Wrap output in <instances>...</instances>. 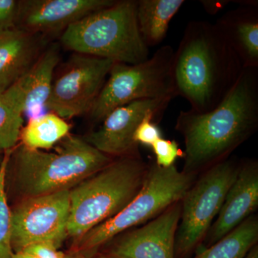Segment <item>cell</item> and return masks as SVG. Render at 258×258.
Returning <instances> with one entry per match:
<instances>
[{
  "mask_svg": "<svg viewBox=\"0 0 258 258\" xmlns=\"http://www.w3.org/2000/svg\"><path fill=\"white\" fill-rule=\"evenodd\" d=\"M258 128V68H245L212 111H181L175 129L182 135L185 174L198 176L228 159Z\"/></svg>",
  "mask_w": 258,
  "mask_h": 258,
  "instance_id": "6da1fadb",
  "label": "cell"
},
{
  "mask_svg": "<svg viewBox=\"0 0 258 258\" xmlns=\"http://www.w3.org/2000/svg\"><path fill=\"white\" fill-rule=\"evenodd\" d=\"M244 69L215 24L189 22L173 58L176 96L189 102L192 111L207 113L221 103Z\"/></svg>",
  "mask_w": 258,
  "mask_h": 258,
  "instance_id": "7a4b0ae2",
  "label": "cell"
},
{
  "mask_svg": "<svg viewBox=\"0 0 258 258\" xmlns=\"http://www.w3.org/2000/svg\"><path fill=\"white\" fill-rule=\"evenodd\" d=\"M53 151L20 144L13 157L15 184L25 198L71 190L113 160L77 136L69 135Z\"/></svg>",
  "mask_w": 258,
  "mask_h": 258,
  "instance_id": "3957f363",
  "label": "cell"
},
{
  "mask_svg": "<svg viewBox=\"0 0 258 258\" xmlns=\"http://www.w3.org/2000/svg\"><path fill=\"white\" fill-rule=\"evenodd\" d=\"M148 166L141 155L117 158L70 190L69 237L79 238L121 211L140 191Z\"/></svg>",
  "mask_w": 258,
  "mask_h": 258,
  "instance_id": "277c9868",
  "label": "cell"
},
{
  "mask_svg": "<svg viewBox=\"0 0 258 258\" xmlns=\"http://www.w3.org/2000/svg\"><path fill=\"white\" fill-rule=\"evenodd\" d=\"M61 42L75 53L114 62L140 63L149 59V47L138 28L137 1L120 0L70 25Z\"/></svg>",
  "mask_w": 258,
  "mask_h": 258,
  "instance_id": "5b68a950",
  "label": "cell"
},
{
  "mask_svg": "<svg viewBox=\"0 0 258 258\" xmlns=\"http://www.w3.org/2000/svg\"><path fill=\"white\" fill-rule=\"evenodd\" d=\"M198 176L185 174L176 165L169 168L149 164L140 191L116 215L76 239L74 251L91 257L129 229L147 223L174 203L181 201Z\"/></svg>",
  "mask_w": 258,
  "mask_h": 258,
  "instance_id": "8992f818",
  "label": "cell"
},
{
  "mask_svg": "<svg viewBox=\"0 0 258 258\" xmlns=\"http://www.w3.org/2000/svg\"><path fill=\"white\" fill-rule=\"evenodd\" d=\"M174 50L164 45L140 63L114 62L89 112L94 121H102L110 112L132 102L176 97L173 81Z\"/></svg>",
  "mask_w": 258,
  "mask_h": 258,
  "instance_id": "52a82bcc",
  "label": "cell"
},
{
  "mask_svg": "<svg viewBox=\"0 0 258 258\" xmlns=\"http://www.w3.org/2000/svg\"><path fill=\"white\" fill-rule=\"evenodd\" d=\"M240 166V161L228 158L201 173L184 194L174 240V258H191L201 247Z\"/></svg>",
  "mask_w": 258,
  "mask_h": 258,
  "instance_id": "ba28073f",
  "label": "cell"
},
{
  "mask_svg": "<svg viewBox=\"0 0 258 258\" xmlns=\"http://www.w3.org/2000/svg\"><path fill=\"white\" fill-rule=\"evenodd\" d=\"M69 217L70 190L25 198L11 210L13 251L36 244L59 249L69 237Z\"/></svg>",
  "mask_w": 258,
  "mask_h": 258,
  "instance_id": "9c48e42d",
  "label": "cell"
},
{
  "mask_svg": "<svg viewBox=\"0 0 258 258\" xmlns=\"http://www.w3.org/2000/svg\"><path fill=\"white\" fill-rule=\"evenodd\" d=\"M113 63L75 53L53 80L45 108L64 120L89 113Z\"/></svg>",
  "mask_w": 258,
  "mask_h": 258,
  "instance_id": "30bf717a",
  "label": "cell"
},
{
  "mask_svg": "<svg viewBox=\"0 0 258 258\" xmlns=\"http://www.w3.org/2000/svg\"><path fill=\"white\" fill-rule=\"evenodd\" d=\"M171 99H144L115 108L102 120L99 128L84 137L97 150L113 157L140 155L134 134L149 115L161 118Z\"/></svg>",
  "mask_w": 258,
  "mask_h": 258,
  "instance_id": "8fae6325",
  "label": "cell"
},
{
  "mask_svg": "<svg viewBox=\"0 0 258 258\" xmlns=\"http://www.w3.org/2000/svg\"><path fill=\"white\" fill-rule=\"evenodd\" d=\"M181 201L155 218L120 236L105 253L119 258H174Z\"/></svg>",
  "mask_w": 258,
  "mask_h": 258,
  "instance_id": "7c38bea8",
  "label": "cell"
},
{
  "mask_svg": "<svg viewBox=\"0 0 258 258\" xmlns=\"http://www.w3.org/2000/svg\"><path fill=\"white\" fill-rule=\"evenodd\" d=\"M113 0H25L19 2L15 27L36 35L64 31L70 25Z\"/></svg>",
  "mask_w": 258,
  "mask_h": 258,
  "instance_id": "4fadbf2b",
  "label": "cell"
},
{
  "mask_svg": "<svg viewBox=\"0 0 258 258\" xmlns=\"http://www.w3.org/2000/svg\"><path fill=\"white\" fill-rule=\"evenodd\" d=\"M258 207V163L240 162V170L231 185L216 220L200 247H208L254 215Z\"/></svg>",
  "mask_w": 258,
  "mask_h": 258,
  "instance_id": "5bb4252c",
  "label": "cell"
},
{
  "mask_svg": "<svg viewBox=\"0 0 258 258\" xmlns=\"http://www.w3.org/2000/svg\"><path fill=\"white\" fill-rule=\"evenodd\" d=\"M60 60L57 45H52L7 90L23 114L36 115L45 108L54 80V72Z\"/></svg>",
  "mask_w": 258,
  "mask_h": 258,
  "instance_id": "9a60e30c",
  "label": "cell"
},
{
  "mask_svg": "<svg viewBox=\"0 0 258 258\" xmlns=\"http://www.w3.org/2000/svg\"><path fill=\"white\" fill-rule=\"evenodd\" d=\"M245 68H258V8L240 7L215 23Z\"/></svg>",
  "mask_w": 258,
  "mask_h": 258,
  "instance_id": "2e32d148",
  "label": "cell"
},
{
  "mask_svg": "<svg viewBox=\"0 0 258 258\" xmlns=\"http://www.w3.org/2000/svg\"><path fill=\"white\" fill-rule=\"evenodd\" d=\"M35 35L15 28L0 31V89L13 84L38 57Z\"/></svg>",
  "mask_w": 258,
  "mask_h": 258,
  "instance_id": "e0dca14e",
  "label": "cell"
},
{
  "mask_svg": "<svg viewBox=\"0 0 258 258\" xmlns=\"http://www.w3.org/2000/svg\"><path fill=\"white\" fill-rule=\"evenodd\" d=\"M184 3V0L137 1L139 30L148 47L156 46L165 39L171 20Z\"/></svg>",
  "mask_w": 258,
  "mask_h": 258,
  "instance_id": "ac0fdd59",
  "label": "cell"
},
{
  "mask_svg": "<svg viewBox=\"0 0 258 258\" xmlns=\"http://www.w3.org/2000/svg\"><path fill=\"white\" fill-rule=\"evenodd\" d=\"M257 241L258 217L252 215L215 244L199 248L193 258H244Z\"/></svg>",
  "mask_w": 258,
  "mask_h": 258,
  "instance_id": "d6986e66",
  "label": "cell"
},
{
  "mask_svg": "<svg viewBox=\"0 0 258 258\" xmlns=\"http://www.w3.org/2000/svg\"><path fill=\"white\" fill-rule=\"evenodd\" d=\"M71 125L55 113L32 117L20 132L24 147L33 150H48L69 134Z\"/></svg>",
  "mask_w": 258,
  "mask_h": 258,
  "instance_id": "ffe728a7",
  "label": "cell"
},
{
  "mask_svg": "<svg viewBox=\"0 0 258 258\" xmlns=\"http://www.w3.org/2000/svg\"><path fill=\"white\" fill-rule=\"evenodd\" d=\"M23 113L8 90L0 89V151L13 150L20 139Z\"/></svg>",
  "mask_w": 258,
  "mask_h": 258,
  "instance_id": "44dd1931",
  "label": "cell"
},
{
  "mask_svg": "<svg viewBox=\"0 0 258 258\" xmlns=\"http://www.w3.org/2000/svg\"><path fill=\"white\" fill-rule=\"evenodd\" d=\"M12 151L5 152L0 165V258H13L14 254L12 246L11 210L5 191L7 170Z\"/></svg>",
  "mask_w": 258,
  "mask_h": 258,
  "instance_id": "7402d4cb",
  "label": "cell"
},
{
  "mask_svg": "<svg viewBox=\"0 0 258 258\" xmlns=\"http://www.w3.org/2000/svg\"><path fill=\"white\" fill-rule=\"evenodd\" d=\"M155 155V163L163 168H169L175 165L176 159L183 157V152L180 151L176 141L163 138L159 139L152 145Z\"/></svg>",
  "mask_w": 258,
  "mask_h": 258,
  "instance_id": "603a6c76",
  "label": "cell"
},
{
  "mask_svg": "<svg viewBox=\"0 0 258 258\" xmlns=\"http://www.w3.org/2000/svg\"><path fill=\"white\" fill-rule=\"evenodd\" d=\"M156 119L154 115H149L142 120L134 134L136 144L152 147L157 141L162 138L160 129L155 123Z\"/></svg>",
  "mask_w": 258,
  "mask_h": 258,
  "instance_id": "cb8c5ba5",
  "label": "cell"
},
{
  "mask_svg": "<svg viewBox=\"0 0 258 258\" xmlns=\"http://www.w3.org/2000/svg\"><path fill=\"white\" fill-rule=\"evenodd\" d=\"M19 2L0 0V31L15 28Z\"/></svg>",
  "mask_w": 258,
  "mask_h": 258,
  "instance_id": "d4e9b609",
  "label": "cell"
},
{
  "mask_svg": "<svg viewBox=\"0 0 258 258\" xmlns=\"http://www.w3.org/2000/svg\"><path fill=\"white\" fill-rule=\"evenodd\" d=\"M23 250L30 252L37 258H66V254L48 244H36ZM23 251V250H22Z\"/></svg>",
  "mask_w": 258,
  "mask_h": 258,
  "instance_id": "484cf974",
  "label": "cell"
},
{
  "mask_svg": "<svg viewBox=\"0 0 258 258\" xmlns=\"http://www.w3.org/2000/svg\"><path fill=\"white\" fill-rule=\"evenodd\" d=\"M204 10L210 15H215L223 10L227 5L232 3V0H201Z\"/></svg>",
  "mask_w": 258,
  "mask_h": 258,
  "instance_id": "4316f807",
  "label": "cell"
},
{
  "mask_svg": "<svg viewBox=\"0 0 258 258\" xmlns=\"http://www.w3.org/2000/svg\"><path fill=\"white\" fill-rule=\"evenodd\" d=\"M13 258H37L33 254L30 253V252H26V251L23 250L20 252H14L13 254Z\"/></svg>",
  "mask_w": 258,
  "mask_h": 258,
  "instance_id": "83f0119b",
  "label": "cell"
},
{
  "mask_svg": "<svg viewBox=\"0 0 258 258\" xmlns=\"http://www.w3.org/2000/svg\"><path fill=\"white\" fill-rule=\"evenodd\" d=\"M244 258H258V245L254 246Z\"/></svg>",
  "mask_w": 258,
  "mask_h": 258,
  "instance_id": "f1b7e54d",
  "label": "cell"
},
{
  "mask_svg": "<svg viewBox=\"0 0 258 258\" xmlns=\"http://www.w3.org/2000/svg\"><path fill=\"white\" fill-rule=\"evenodd\" d=\"M77 258H81L78 257ZM87 258H119L115 257V256L111 255V254L105 253V252H103V253H96L93 254V255L91 256V257Z\"/></svg>",
  "mask_w": 258,
  "mask_h": 258,
  "instance_id": "f546056e",
  "label": "cell"
},
{
  "mask_svg": "<svg viewBox=\"0 0 258 258\" xmlns=\"http://www.w3.org/2000/svg\"><path fill=\"white\" fill-rule=\"evenodd\" d=\"M66 258H77V257H73V256H71V255H68V254H66Z\"/></svg>",
  "mask_w": 258,
  "mask_h": 258,
  "instance_id": "4dcf8cb0",
  "label": "cell"
},
{
  "mask_svg": "<svg viewBox=\"0 0 258 258\" xmlns=\"http://www.w3.org/2000/svg\"><path fill=\"white\" fill-rule=\"evenodd\" d=\"M0 152H1V151H0Z\"/></svg>",
  "mask_w": 258,
  "mask_h": 258,
  "instance_id": "1f68e13d",
  "label": "cell"
}]
</instances>
